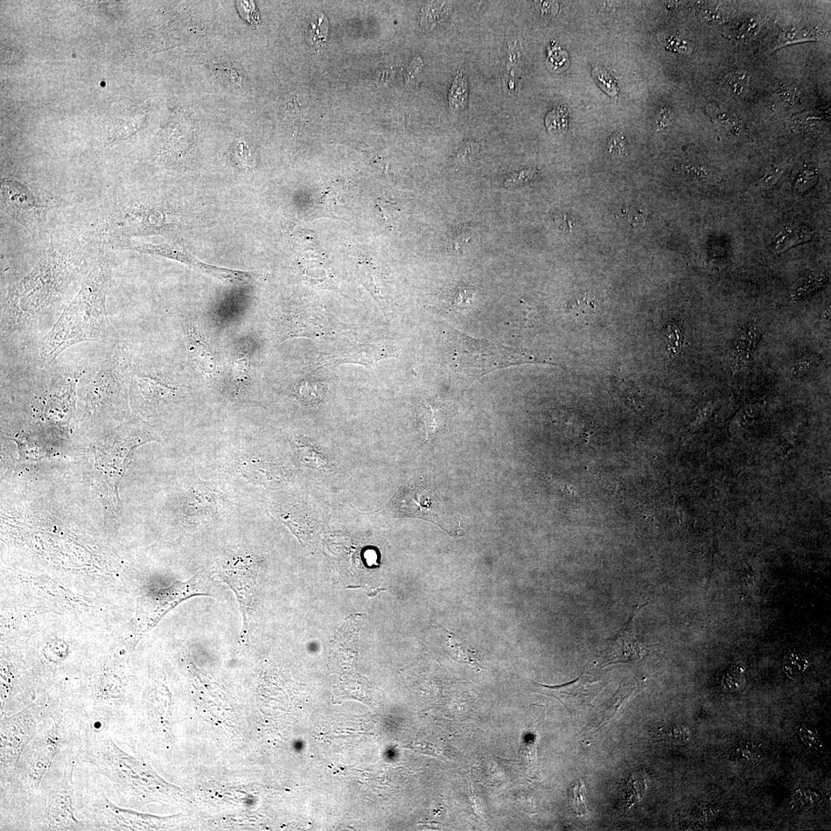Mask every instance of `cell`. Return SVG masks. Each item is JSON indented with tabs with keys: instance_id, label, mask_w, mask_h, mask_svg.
Segmentation results:
<instances>
[{
	"instance_id": "603a6c76",
	"label": "cell",
	"mask_w": 831,
	"mask_h": 831,
	"mask_svg": "<svg viewBox=\"0 0 831 831\" xmlns=\"http://www.w3.org/2000/svg\"><path fill=\"white\" fill-rule=\"evenodd\" d=\"M469 99V87L467 76L462 69H457L453 76L448 94L450 108L455 112H462L467 106Z\"/></svg>"
},
{
	"instance_id": "4316f807",
	"label": "cell",
	"mask_w": 831,
	"mask_h": 831,
	"mask_svg": "<svg viewBox=\"0 0 831 831\" xmlns=\"http://www.w3.org/2000/svg\"><path fill=\"white\" fill-rule=\"evenodd\" d=\"M296 448L300 460L307 466L315 469H326L329 462L314 446L301 441L296 442Z\"/></svg>"
},
{
	"instance_id": "74e56055",
	"label": "cell",
	"mask_w": 831,
	"mask_h": 831,
	"mask_svg": "<svg viewBox=\"0 0 831 831\" xmlns=\"http://www.w3.org/2000/svg\"><path fill=\"white\" fill-rule=\"evenodd\" d=\"M297 395L300 401L306 404H314L319 402L322 396L320 389L315 383L303 382L297 390Z\"/></svg>"
},
{
	"instance_id": "9a60e30c",
	"label": "cell",
	"mask_w": 831,
	"mask_h": 831,
	"mask_svg": "<svg viewBox=\"0 0 831 831\" xmlns=\"http://www.w3.org/2000/svg\"><path fill=\"white\" fill-rule=\"evenodd\" d=\"M396 350L394 347L383 344H364L351 348L346 352L333 353L320 357L314 364L316 369L334 367L345 364L360 365L367 367H374L377 362L394 358Z\"/></svg>"
},
{
	"instance_id": "5bb4252c",
	"label": "cell",
	"mask_w": 831,
	"mask_h": 831,
	"mask_svg": "<svg viewBox=\"0 0 831 831\" xmlns=\"http://www.w3.org/2000/svg\"><path fill=\"white\" fill-rule=\"evenodd\" d=\"M130 390L137 401L156 408L170 402L177 396L179 388L175 383L156 372L139 369L132 365Z\"/></svg>"
},
{
	"instance_id": "7dc6e473",
	"label": "cell",
	"mask_w": 831,
	"mask_h": 831,
	"mask_svg": "<svg viewBox=\"0 0 831 831\" xmlns=\"http://www.w3.org/2000/svg\"><path fill=\"white\" fill-rule=\"evenodd\" d=\"M753 746L750 744L737 747L736 754L738 758L742 760H753L756 758L755 754L758 751L754 749L752 751Z\"/></svg>"
},
{
	"instance_id": "ee69618b",
	"label": "cell",
	"mask_w": 831,
	"mask_h": 831,
	"mask_svg": "<svg viewBox=\"0 0 831 831\" xmlns=\"http://www.w3.org/2000/svg\"><path fill=\"white\" fill-rule=\"evenodd\" d=\"M535 6L537 11H539L543 17H554L558 11V4L557 2H535Z\"/></svg>"
},
{
	"instance_id": "ac0fdd59",
	"label": "cell",
	"mask_w": 831,
	"mask_h": 831,
	"mask_svg": "<svg viewBox=\"0 0 831 831\" xmlns=\"http://www.w3.org/2000/svg\"><path fill=\"white\" fill-rule=\"evenodd\" d=\"M521 51L518 40L509 39L502 65V87L509 97L518 96L521 87Z\"/></svg>"
},
{
	"instance_id": "d6986e66",
	"label": "cell",
	"mask_w": 831,
	"mask_h": 831,
	"mask_svg": "<svg viewBox=\"0 0 831 831\" xmlns=\"http://www.w3.org/2000/svg\"><path fill=\"white\" fill-rule=\"evenodd\" d=\"M194 487L188 493L184 502L186 515L193 516L218 511L221 502L219 492L202 484Z\"/></svg>"
},
{
	"instance_id": "277c9868",
	"label": "cell",
	"mask_w": 831,
	"mask_h": 831,
	"mask_svg": "<svg viewBox=\"0 0 831 831\" xmlns=\"http://www.w3.org/2000/svg\"><path fill=\"white\" fill-rule=\"evenodd\" d=\"M451 364L471 382L495 370L521 365L551 364L516 349L478 340L453 330L449 333Z\"/></svg>"
},
{
	"instance_id": "ffe728a7",
	"label": "cell",
	"mask_w": 831,
	"mask_h": 831,
	"mask_svg": "<svg viewBox=\"0 0 831 831\" xmlns=\"http://www.w3.org/2000/svg\"><path fill=\"white\" fill-rule=\"evenodd\" d=\"M243 476L265 485H276L283 479L282 471L274 464L260 459L244 460L240 465Z\"/></svg>"
},
{
	"instance_id": "cb8c5ba5",
	"label": "cell",
	"mask_w": 831,
	"mask_h": 831,
	"mask_svg": "<svg viewBox=\"0 0 831 831\" xmlns=\"http://www.w3.org/2000/svg\"><path fill=\"white\" fill-rule=\"evenodd\" d=\"M633 690L631 688H624L618 691V693L613 697L607 706L602 710L598 715L595 721H593V728H600L607 722H609L612 719L617 715L619 710L629 700L632 696Z\"/></svg>"
},
{
	"instance_id": "7402d4cb",
	"label": "cell",
	"mask_w": 831,
	"mask_h": 831,
	"mask_svg": "<svg viewBox=\"0 0 831 831\" xmlns=\"http://www.w3.org/2000/svg\"><path fill=\"white\" fill-rule=\"evenodd\" d=\"M455 6L451 1H432L423 6L421 16V26L426 30L432 31L448 19Z\"/></svg>"
},
{
	"instance_id": "ab89813d",
	"label": "cell",
	"mask_w": 831,
	"mask_h": 831,
	"mask_svg": "<svg viewBox=\"0 0 831 831\" xmlns=\"http://www.w3.org/2000/svg\"><path fill=\"white\" fill-rule=\"evenodd\" d=\"M786 169L787 164L785 163L773 166V168L768 171L766 175L760 180V184L765 187L774 185L778 182L782 175H783Z\"/></svg>"
},
{
	"instance_id": "836d02e7",
	"label": "cell",
	"mask_w": 831,
	"mask_h": 831,
	"mask_svg": "<svg viewBox=\"0 0 831 831\" xmlns=\"http://www.w3.org/2000/svg\"><path fill=\"white\" fill-rule=\"evenodd\" d=\"M593 79L600 89L611 97H616L619 93L617 83L609 72L602 67H595L593 71Z\"/></svg>"
},
{
	"instance_id": "f35d334b",
	"label": "cell",
	"mask_w": 831,
	"mask_h": 831,
	"mask_svg": "<svg viewBox=\"0 0 831 831\" xmlns=\"http://www.w3.org/2000/svg\"><path fill=\"white\" fill-rule=\"evenodd\" d=\"M479 151L480 144L477 141H468L460 146L455 162L460 166L470 164L478 157Z\"/></svg>"
},
{
	"instance_id": "7bdbcfd3",
	"label": "cell",
	"mask_w": 831,
	"mask_h": 831,
	"mask_svg": "<svg viewBox=\"0 0 831 831\" xmlns=\"http://www.w3.org/2000/svg\"><path fill=\"white\" fill-rule=\"evenodd\" d=\"M422 68L423 62L421 58H415L411 62L406 72V80L408 85H414L420 76Z\"/></svg>"
},
{
	"instance_id": "4dcf8cb0",
	"label": "cell",
	"mask_w": 831,
	"mask_h": 831,
	"mask_svg": "<svg viewBox=\"0 0 831 831\" xmlns=\"http://www.w3.org/2000/svg\"><path fill=\"white\" fill-rule=\"evenodd\" d=\"M810 665L807 656L802 653L789 654L784 661V670L791 679H798L806 672Z\"/></svg>"
},
{
	"instance_id": "f907efd6",
	"label": "cell",
	"mask_w": 831,
	"mask_h": 831,
	"mask_svg": "<svg viewBox=\"0 0 831 831\" xmlns=\"http://www.w3.org/2000/svg\"><path fill=\"white\" fill-rule=\"evenodd\" d=\"M801 731H802V736H801L802 739H803V740H805V743L808 746H812L815 744L816 745V743H815V742H818V737H816V736H818V735H816V731L808 729L810 735H808L807 733L805 731L804 728H803Z\"/></svg>"
},
{
	"instance_id": "52a82bcc",
	"label": "cell",
	"mask_w": 831,
	"mask_h": 831,
	"mask_svg": "<svg viewBox=\"0 0 831 831\" xmlns=\"http://www.w3.org/2000/svg\"><path fill=\"white\" fill-rule=\"evenodd\" d=\"M394 505L401 514L435 523L451 536L464 534L462 519L446 508L427 481L408 482L396 495Z\"/></svg>"
},
{
	"instance_id": "8d00e7d4",
	"label": "cell",
	"mask_w": 831,
	"mask_h": 831,
	"mask_svg": "<svg viewBox=\"0 0 831 831\" xmlns=\"http://www.w3.org/2000/svg\"><path fill=\"white\" fill-rule=\"evenodd\" d=\"M774 102L779 107H783L781 110L792 109L796 105H798L801 102L800 94L797 89L785 88L779 90L773 95Z\"/></svg>"
},
{
	"instance_id": "8fae6325",
	"label": "cell",
	"mask_w": 831,
	"mask_h": 831,
	"mask_svg": "<svg viewBox=\"0 0 831 831\" xmlns=\"http://www.w3.org/2000/svg\"><path fill=\"white\" fill-rule=\"evenodd\" d=\"M260 567L261 562L251 556H236L229 559L221 570V576L238 599L243 618V635L248 633Z\"/></svg>"
},
{
	"instance_id": "4fadbf2b",
	"label": "cell",
	"mask_w": 831,
	"mask_h": 831,
	"mask_svg": "<svg viewBox=\"0 0 831 831\" xmlns=\"http://www.w3.org/2000/svg\"><path fill=\"white\" fill-rule=\"evenodd\" d=\"M535 684L541 694L556 698L570 713L589 706L604 688L602 682L593 681L586 674L559 686Z\"/></svg>"
},
{
	"instance_id": "681fc988",
	"label": "cell",
	"mask_w": 831,
	"mask_h": 831,
	"mask_svg": "<svg viewBox=\"0 0 831 831\" xmlns=\"http://www.w3.org/2000/svg\"><path fill=\"white\" fill-rule=\"evenodd\" d=\"M577 309L581 311L592 310L595 308V304L588 298L584 297L583 299H577L575 301Z\"/></svg>"
},
{
	"instance_id": "8992f818",
	"label": "cell",
	"mask_w": 831,
	"mask_h": 831,
	"mask_svg": "<svg viewBox=\"0 0 831 831\" xmlns=\"http://www.w3.org/2000/svg\"><path fill=\"white\" fill-rule=\"evenodd\" d=\"M45 702H34L0 721V778L4 783L15 771L28 744L57 715Z\"/></svg>"
},
{
	"instance_id": "e0dca14e",
	"label": "cell",
	"mask_w": 831,
	"mask_h": 831,
	"mask_svg": "<svg viewBox=\"0 0 831 831\" xmlns=\"http://www.w3.org/2000/svg\"><path fill=\"white\" fill-rule=\"evenodd\" d=\"M186 340L189 354L202 373L212 375L218 371V361L211 346L194 324L186 326Z\"/></svg>"
},
{
	"instance_id": "f6af8a7d",
	"label": "cell",
	"mask_w": 831,
	"mask_h": 831,
	"mask_svg": "<svg viewBox=\"0 0 831 831\" xmlns=\"http://www.w3.org/2000/svg\"><path fill=\"white\" fill-rule=\"evenodd\" d=\"M609 148L611 152L615 155H620L623 153L625 148V139L623 137L615 135L611 139L609 142Z\"/></svg>"
},
{
	"instance_id": "d590c367",
	"label": "cell",
	"mask_w": 831,
	"mask_h": 831,
	"mask_svg": "<svg viewBox=\"0 0 831 831\" xmlns=\"http://www.w3.org/2000/svg\"><path fill=\"white\" fill-rule=\"evenodd\" d=\"M419 412H420V417L426 437L430 439L432 435H435L438 428L437 411L429 406V405L424 404L420 408V411Z\"/></svg>"
},
{
	"instance_id": "f1b7e54d",
	"label": "cell",
	"mask_w": 831,
	"mask_h": 831,
	"mask_svg": "<svg viewBox=\"0 0 831 831\" xmlns=\"http://www.w3.org/2000/svg\"><path fill=\"white\" fill-rule=\"evenodd\" d=\"M545 125L549 134L554 136H563L568 130V114L565 107H555L548 114Z\"/></svg>"
},
{
	"instance_id": "c3c4849f",
	"label": "cell",
	"mask_w": 831,
	"mask_h": 831,
	"mask_svg": "<svg viewBox=\"0 0 831 831\" xmlns=\"http://www.w3.org/2000/svg\"><path fill=\"white\" fill-rule=\"evenodd\" d=\"M674 120V114L670 109H663L659 115L658 125L660 128H667L670 124H672Z\"/></svg>"
},
{
	"instance_id": "ba28073f",
	"label": "cell",
	"mask_w": 831,
	"mask_h": 831,
	"mask_svg": "<svg viewBox=\"0 0 831 831\" xmlns=\"http://www.w3.org/2000/svg\"><path fill=\"white\" fill-rule=\"evenodd\" d=\"M107 437L105 444L102 446L104 450L98 455L97 458L107 460L113 464L96 460V468L100 473V479L103 480V484L108 486L107 495L109 494L110 499L115 500L119 482L125 468L130 462L132 451L139 444L150 439H148L150 436L148 432L137 429L132 424L118 428Z\"/></svg>"
},
{
	"instance_id": "2e32d148",
	"label": "cell",
	"mask_w": 831,
	"mask_h": 831,
	"mask_svg": "<svg viewBox=\"0 0 831 831\" xmlns=\"http://www.w3.org/2000/svg\"><path fill=\"white\" fill-rule=\"evenodd\" d=\"M639 609L640 606L633 611L616 638L607 640L604 651V665L605 666L614 665V663L638 661L643 656V645L635 633L633 624Z\"/></svg>"
},
{
	"instance_id": "30bf717a",
	"label": "cell",
	"mask_w": 831,
	"mask_h": 831,
	"mask_svg": "<svg viewBox=\"0 0 831 831\" xmlns=\"http://www.w3.org/2000/svg\"><path fill=\"white\" fill-rule=\"evenodd\" d=\"M1 204L4 211L30 233L40 228L46 213L43 200L17 180H2Z\"/></svg>"
},
{
	"instance_id": "f546056e",
	"label": "cell",
	"mask_w": 831,
	"mask_h": 831,
	"mask_svg": "<svg viewBox=\"0 0 831 831\" xmlns=\"http://www.w3.org/2000/svg\"><path fill=\"white\" fill-rule=\"evenodd\" d=\"M328 33V21L324 14L318 12L307 30V40L309 44L316 49L322 47L326 40Z\"/></svg>"
},
{
	"instance_id": "b9f144b4",
	"label": "cell",
	"mask_w": 831,
	"mask_h": 831,
	"mask_svg": "<svg viewBox=\"0 0 831 831\" xmlns=\"http://www.w3.org/2000/svg\"><path fill=\"white\" fill-rule=\"evenodd\" d=\"M583 785H577L572 787V806L577 814H584L586 813V806L584 804V795L582 791Z\"/></svg>"
},
{
	"instance_id": "1f68e13d",
	"label": "cell",
	"mask_w": 831,
	"mask_h": 831,
	"mask_svg": "<svg viewBox=\"0 0 831 831\" xmlns=\"http://www.w3.org/2000/svg\"><path fill=\"white\" fill-rule=\"evenodd\" d=\"M750 80L749 75L742 71H733L724 78L726 85L737 97L744 96L749 92Z\"/></svg>"
},
{
	"instance_id": "3957f363",
	"label": "cell",
	"mask_w": 831,
	"mask_h": 831,
	"mask_svg": "<svg viewBox=\"0 0 831 831\" xmlns=\"http://www.w3.org/2000/svg\"><path fill=\"white\" fill-rule=\"evenodd\" d=\"M132 351L121 339L112 343L86 371L79 383L87 420L101 421L114 416L127 400L130 388Z\"/></svg>"
},
{
	"instance_id": "83f0119b",
	"label": "cell",
	"mask_w": 831,
	"mask_h": 831,
	"mask_svg": "<svg viewBox=\"0 0 831 831\" xmlns=\"http://www.w3.org/2000/svg\"><path fill=\"white\" fill-rule=\"evenodd\" d=\"M706 112L712 121L725 130L738 132L740 127H742V124H740L736 116L731 114L728 110L715 106L714 104H709L706 108Z\"/></svg>"
},
{
	"instance_id": "7c38bea8",
	"label": "cell",
	"mask_w": 831,
	"mask_h": 831,
	"mask_svg": "<svg viewBox=\"0 0 831 831\" xmlns=\"http://www.w3.org/2000/svg\"><path fill=\"white\" fill-rule=\"evenodd\" d=\"M117 250H134L143 254L155 255L168 258V259L183 263L191 268L197 270L202 274L211 276L222 281L232 284H245L251 281L252 277L246 272L229 270L212 266L201 262L184 249H180L170 244L134 243L132 241H125L118 243L114 247Z\"/></svg>"
},
{
	"instance_id": "6da1fadb",
	"label": "cell",
	"mask_w": 831,
	"mask_h": 831,
	"mask_svg": "<svg viewBox=\"0 0 831 831\" xmlns=\"http://www.w3.org/2000/svg\"><path fill=\"white\" fill-rule=\"evenodd\" d=\"M93 266L79 248L52 240L33 268L6 290L1 303L2 342L50 331L64 310L71 286Z\"/></svg>"
},
{
	"instance_id": "d6a6232c",
	"label": "cell",
	"mask_w": 831,
	"mask_h": 831,
	"mask_svg": "<svg viewBox=\"0 0 831 831\" xmlns=\"http://www.w3.org/2000/svg\"><path fill=\"white\" fill-rule=\"evenodd\" d=\"M760 330L756 325H753L740 336L737 346V355L742 361L749 358L750 353L760 336Z\"/></svg>"
},
{
	"instance_id": "7a4b0ae2",
	"label": "cell",
	"mask_w": 831,
	"mask_h": 831,
	"mask_svg": "<svg viewBox=\"0 0 831 831\" xmlns=\"http://www.w3.org/2000/svg\"><path fill=\"white\" fill-rule=\"evenodd\" d=\"M111 281L112 272L107 263L100 261L94 263L82 279L78 295L40 340L32 366L50 367L67 349L85 342L110 344L120 339L107 310Z\"/></svg>"
},
{
	"instance_id": "5b68a950",
	"label": "cell",
	"mask_w": 831,
	"mask_h": 831,
	"mask_svg": "<svg viewBox=\"0 0 831 831\" xmlns=\"http://www.w3.org/2000/svg\"><path fill=\"white\" fill-rule=\"evenodd\" d=\"M67 721L58 712L49 724L28 744L15 771L1 788H9L16 794H33L39 791L49 768L69 742Z\"/></svg>"
},
{
	"instance_id": "e575fe53",
	"label": "cell",
	"mask_w": 831,
	"mask_h": 831,
	"mask_svg": "<svg viewBox=\"0 0 831 831\" xmlns=\"http://www.w3.org/2000/svg\"><path fill=\"white\" fill-rule=\"evenodd\" d=\"M667 337V351L674 357L679 354L683 347L684 335L681 327L676 324L669 325Z\"/></svg>"
},
{
	"instance_id": "d4e9b609",
	"label": "cell",
	"mask_w": 831,
	"mask_h": 831,
	"mask_svg": "<svg viewBox=\"0 0 831 831\" xmlns=\"http://www.w3.org/2000/svg\"><path fill=\"white\" fill-rule=\"evenodd\" d=\"M823 34V31L816 28L792 27L780 34L777 49L800 42L816 41L821 39Z\"/></svg>"
},
{
	"instance_id": "484cf974",
	"label": "cell",
	"mask_w": 831,
	"mask_h": 831,
	"mask_svg": "<svg viewBox=\"0 0 831 831\" xmlns=\"http://www.w3.org/2000/svg\"><path fill=\"white\" fill-rule=\"evenodd\" d=\"M812 232L807 228L787 227L785 231L778 238L776 250L778 254L803 243L811 240Z\"/></svg>"
},
{
	"instance_id": "44dd1931",
	"label": "cell",
	"mask_w": 831,
	"mask_h": 831,
	"mask_svg": "<svg viewBox=\"0 0 831 831\" xmlns=\"http://www.w3.org/2000/svg\"><path fill=\"white\" fill-rule=\"evenodd\" d=\"M230 388L234 396H239L247 388L250 380V358L248 353L237 351L233 358Z\"/></svg>"
},
{
	"instance_id": "bcb514c9",
	"label": "cell",
	"mask_w": 831,
	"mask_h": 831,
	"mask_svg": "<svg viewBox=\"0 0 831 831\" xmlns=\"http://www.w3.org/2000/svg\"><path fill=\"white\" fill-rule=\"evenodd\" d=\"M812 367L813 360L808 358H803L798 362H796V364L792 368V373L794 374H806L809 371H811Z\"/></svg>"
},
{
	"instance_id": "60d3db41",
	"label": "cell",
	"mask_w": 831,
	"mask_h": 831,
	"mask_svg": "<svg viewBox=\"0 0 831 831\" xmlns=\"http://www.w3.org/2000/svg\"><path fill=\"white\" fill-rule=\"evenodd\" d=\"M645 787V783L644 779L638 780L636 778H633L631 780V783H629V787H628V794H629V795H628V798H629V801H628V803H629L630 806L633 805L635 801L637 802L638 801L640 800L644 794Z\"/></svg>"
},
{
	"instance_id": "9c48e42d",
	"label": "cell",
	"mask_w": 831,
	"mask_h": 831,
	"mask_svg": "<svg viewBox=\"0 0 831 831\" xmlns=\"http://www.w3.org/2000/svg\"><path fill=\"white\" fill-rule=\"evenodd\" d=\"M75 760L66 765L60 782L53 787L46 798V807L41 830H87V823L76 818L73 803V776Z\"/></svg>"
}]
</instances>
